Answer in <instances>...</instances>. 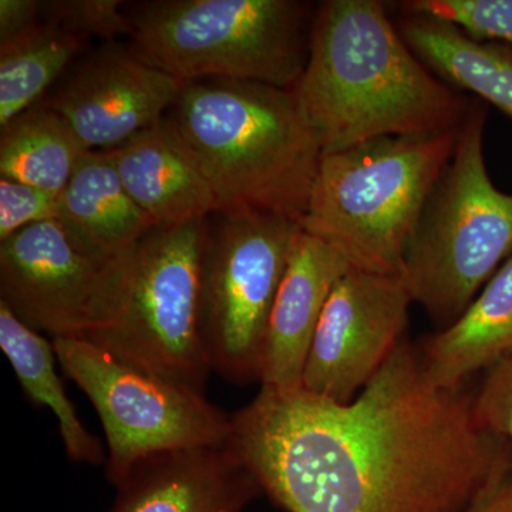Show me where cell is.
<instances>
[{
    "instance_id": "obj_1",
    "label": "cell",
    "mask_w": 512,
    "mask_h": 512,
    "mask_svg": "<svg viewBox=\"0 0 512 512\" xmlns=\"http://www.w3.org/2000/svg\"><path fill=\"white\" fill-rule=\"evenodd\" d=\"M474 394L431 384L406 338L350 403L261 387L225 448L286 512H466L512 478Z\"/></svg>"
},
{
    "instance_id": "obj_2",
    "label": "cell",
    "mask_w": 512,
    "mask_h": 512,
    "mask_svg": "<svg viewBox=\"0 0 512 512\" xmlns=\"http://www.w3.org/2000/svg\"><path fill=\"white\" fill-rule=\"evenodd\" d=\"M379 0L316 6L311 52L293 87L323 154L383 137L458 130L471 97L431 72Z\"/></svg>"
},
{
    "instance_id": "obj_3",
    "label": "cell",
    "mask_w": 512,
    "mask_h": 512,
    "mask_svg": "<svg viewBox=\"0 0 512 512\" xmlns=\"http://www.w3.org/2000/svg\"><path fill=\"white\" fill-rule=\"evenodd\" d=\"M171 121L222 214L264 212L301 225L323 153L292 90L228 79L185 83Z\"/></svg>"
},
{
    "instance_id": "obj_4",
    "label": "cell",
    "mask_w": 512,
    "mask_h": 512,
    "mask_svg": "<svg viewBox=\"0 0 512 512\" xmlns=\"http://www.w3.org/2000/svg\"><path fill=\"white\" fill-rule=\"evenodd\" d=\"M205 220L156 227L111 259L83 339L205 394L212 373L202 322Z\"/></svg>"
},
{
    "instance_id": "obj_5",
    "label": "cell",
    "mask_w": 512,
    "mask_h": 512,
    "mask_svg": "<svg viewBox=\"0 0 512 512\" xmlns=\"http://www.w3.org/2000/svg\"><path fill=\"white\" fill-rule=\"evenodd\" d=\"M458 131L376 138L323 154L301 228L357 271L402 276L407 244L456 151Z\"/></svg>"
},
{
    "instance_id": "obj_6",
    "label": "cell",
    "mask_w": 512,
    "mask_h": 512,
    "mask_svg": "<svg viewBox=\"0 0 512 512\" xmlns=\"http://www.w3.org/2000/svg\"><path fill=\"white\" fill-rule=\"evenodd\" d=\"M488 109L471 97L456 151L404 252L402 279L437 330L456 322L512 256V194L488 174Z\"/></svg>"
},
{
    "instance_id": "obj_7",
    "label": "cell",
    "mask_w": 512,
    "mask_h": 512,
    "mask_svg": "<svg viewBox=\"0 0 512 512\" xmlns=\"http://www.w3.org/2000/svg\"><path fill=\"white\" fill-rule=\"evenodd\" d=\"M316 8L296 0H158L131 18L134 52L184 83L239 80L292 90Z\"/></svg>"
},
{
    "instance_id": "obj_8",
    "label": "cell",
    "mask_w": 512,
    "mask_h": 512,
    "mask_svg": "<svg viewBox=\"0 0 512 512\" xmlns=\"http://www.w3.org/2000/svg\"><path fill=\"white\" fill-rule=\"evenodd\" d=\"M64 375L89 397L107 441L116 487L138 461L185 448L225 447L231 414L205 394L130 365L83 338L53 339Z\"/></svg>"
},
{
    "instance_id": "obj_9",
    "label": "cell",
    "mask_w": 512,
    "mask_h": 512,
    "mask_svg": "<svg viewBox=\"0 0 512 512\" xmlns=\"http://www.w3.org/2000/svg\"><path fill=\"white\" fill-rule=\"evenodd\" d=\"M208 228L202 322L212 372L237 386L259 383L269 315L298 222L264 212L222 214Z\"/></svg>"
},
{
    "instance_id": "obj_10",
    "label": "cell",
    "mask_w": 512,
    "mask_h": 512,
    "mask_svg": "<svg viewBox=\"0 0 512 512\" xmlns=\"http://www.w3.org/2000/svg\"><path fill=\"white\" fill-rule=\"evenodd\" d=\"M412 303L402 276L346 272L320 315L302 390L330 402H352L407 338Z\"/></svg>"
},
{
    "instance_id": "obj_11",
    "label": "cell",
    "mask_w": 512,
    "mask_h": 512,
    "mask_svg": "<svg viewBox=\"0 0 512 512\" xmlns=\"http://www.w3.org/2000/svg\"><path fill=\"white\" fill-rule=\"evenodd\" d=\"M109 262L86 251L59 221L32 225L0 242V302L52 340L84 338Z\"/></svg>"
},
{
    "instance_id": "obj_12",
    "label": "cell",
    "mask_w": 512,
    "mask_h": 512,
    "mask_svg": "<svg viewBox=\"0 0 512 512\" xmlns=\"http://www.w3.org/2000/svg\"><path fill=\"white\" fill-rule=\"evenodd\" d=\"M184 86L136 52L107 47L77 67L45 104L87 151H110L164 119Z\"/></svg>"
},
{
    "instance_id": "obj_13",
    "label": "cell",
    "mask_w": 512,
    "mask_h": 512,
    "mask_svg": "<svg viewBox=\"0 0 512 512\" xmlns=\"http://www.w3.org/2000/svg\"><path fill=\"white\" fill-rule=\"evenodd\" d=\"M109 512H245L264 495L228 448L165 451L138 461Z\"/></svg>"
},
{
    "instance_id": "obj_14",
    "label": "cell",
    "mask_w": 512,
    "mask_h": 512,
    "mask_svg": "<svg viewBox=\"0 0 512 512\" xmlns=\"http://www.w3.org/2000/svg\"><path fill=\"white\" fill-rule=\"evenodd\" d=\"M350 269L338 249L299 231L266 326L261 387L278 392L302 389L303 370L320 315L330 292Z\"/></svg>"
},
{
    "instance_id": "obj_15",
    "label": "cell",
    "mask_w": 512,
    "mask_h": 512,
    "mask_svg": "<svg viewBox=\"0 0 512 512\" xmlns=\"http://www.w3.org/2000/svg\"><path fill=\"white\" fill-rule=\"evenodd\" d=\"M124 187L156 227L205 220L217 197L171 119H161L109 151Z\"/></svg>"
},
{
    "instance_id": "obj_16",
    "label": "cell",
    "mask_w": 512,
    "mask_h": 512,
    "mask_svg": "<svg viewBox=\"0 0 512 512\" xmlns=\"http://www.w3.org/2000/svg\"><path fill=\"white\" fill-rule=\"evenodd\" d=\"M421 367L437 387L466 386L512 356V256L463 315L416 342Z\"/></svg>"
},
{
    "instance_id": "obj_17",
    "label": "cell",
    "mask_w": 512,
    "mask_h": 512,
    "mask_svg": "<svg viewBox=\"0 0 512 512\" xmlns=\"http://www.w3.org/2000/svg\"><path fill=\"white\" fill-rule=\"evenodd\" d=\"M59 201L60 224L100 261L117 258L156 228L128 194L109 151H87Z\"/></svg>"
},
{
    "instance_id": "obj_18",
    "label": "cell",
    "mask_w": 512,
    "mask_h": 512,
    "mask_svg": "<svg viewBox=\"0 0 512 512\" xmlns=\"http://www.w3.org/2000/svg\"><path fill=\"white\" fill-rule=\"evenodd\" d=\"M399 10L394 25L431 72L512 117V46L473 39L436 16Z\"/></svg>"
},
{
    "instance_id": "obj_19",
    "label": "cell",
    "mask_w": 512,
    "mask_h": 512,
    "mask_svg": "<svg viewBox=\"0 0 512 512\" xmlns=\"http://www.w3.org/2000/svg\"><path fill=\"white\" fill-rule=\"evenodd\" d=\"M0 348L8 357L30 403L47 407L55 414L67 457L74 463L106 464L107 453L103 444L86 429L57 375L56 363L59 360L53 340L43 338L35 329L20 322L2 302Z\"/></svg>"
},
{
    "instance_id": "obj_20",
    "label": "cell",
    "mask_w": 512,
    "mask_h": 512,
    "mask_svg": "<svg viewBox=\"0 0 512 512\" xmlns=\"http://www.w3.org/2000/svg\"><path fill=\"white\" fill-rule=\"evenodd\" d=\"M0 175L62 194L87 153L66 121L47 104H37L0 128Z\"/></svg>"
},
{
    "instance_id": "obj_21",
    "label": "cell",
    "mask_w": 512,
    "mask_h": 512,
    "mask_svg": "<svg viewBox=\"0 0 512 512\" xmlns=\"http://www.w3.org/2000/svg\"><path fill=\"white\" fill-rule=\"evenodd\" d=\"M84 42L42 25L0 45V128L39 104L47 89L79 55Z\"/></svg>"
},
{
    "instance_id": "obj_22",
    "label": "cell",
    "mask_w": 512,
    "mask_h": 512,
    "mask_svg": "<svg viewBox=\"0 0 512 512\" xmlns=\"http://www.w3.org/2000/svg\"><path fill=\"white\" fill-rule=\"evenodd\" d=\"M396 8L447 20L473 39L512 46V0H407Z\"/></svg>"
},
{
    "instance_id": "obj_23",
    "label": "cell",
    "mask_w": 512,
    "mask_h": 512,
    "mask_svg": "<svg viewBox=\"0 0 512 512\" xmlns=\"http://www.w3.org/2000/svg\"><path fill=\"white\" fill-rule=\"evenodd\" d=\"M120 0H59L42 2V16L55 26L86 42L90 37L114 39L133 33L131 18L121 12Z\"/></svg>"
},
{
    "instance_id": "obj_24",
    "label": "cell",
    "mask_w": 512,
    "mask_h": 512,
    "mask_svg": "<svg viewBox=\"0 0 512 512\" xmlns=\"http://www.w3.org/2000/svg\"><path fill=\"white\" fill-rule=\"evenodd\" d=\"M60 195L0 178V242L22 229L60 220Z\"/></svg>"
},
{
    "instance_id": "obj_25",
    "label": "cell",
    "mask_w": 512,
    "mask_h": 512,
    "mask_svg": "<svg viewBox=\"0 0 512 512\" xmlns=\"http://www.w3.org/2000/svg\"><path fill=\"white\" fill-rule=\"evenodd\" d=\"M474 406L481 423L512 444V356L485 372Z\"/></svg>"
},
{
    "instance_id": "obj_26",
    "label": "cell",
    "mask_w": 512,
    "mask_h": 512,
    "mask_svg": "<svg viewBox=\"0 0 512 512\" xmlns=\"http://www.w3.org/2000/svg\"><path fill=\"white\" fill-rule=\"evenodd\" d=\"M42 2L36 0H0V45L26 35L42 25Z\"/></svg>"
},
{
    "instance_id": "obj_27",
    "label": "cell",
    "mask_w": 512,
    "mask_h": 512,
    "mask_svg": "<svg viewBox=\"0 0 512 512\" xmlns=\"http://www.w3.org/2000/svg\"><path fill=\"white\" fill-rule=\"evenodd\" d=\"M466 512H512V478L478 498Z\"/></svg>"
}]
</instances>
